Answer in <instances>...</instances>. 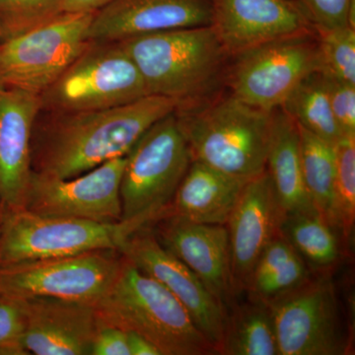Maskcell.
Wrapping results in <instances>:
<instances>
[{"label":"cell","mask_w":355,"mask_h":355,"mask_svg":"<svg viewBox=\"0 0 355 355\" xmlns=\"http://www.w3.org/2000/svg\"><path fill=\"white\" fill-rule=\"evenodd\" d=\"M176 108L169 98L147 95L114 108L40 109L32 132V172L69 179L123 157L149 128Z\"/></svg>","instance_id":"1"},{"label":"cell","mask_w":355,"mask_h":355,"mask_svg":"<svg viewBox=\"0 0 355 355\" xmlns=\"http://www.w3.org/2000/svg\"><path fill=\"white\" fill-rule=\"evenodd\" d=\"M137 64L149 94L177 108L196 106L225 89L230 57L211 26L142 35L119 42Z\"/></svg>","instance_id":"2"},{"label":"cell","mask_w":355,"mask_h":355,"mask_svg":"<svg viewBox=\"0 0 355 355\" xmlns=\"http://www.w3.org/2000/svg\"><path fill=\"white\" fill-rule=\"evenodd\" d=\"M273 112L251 106L224 89L174 114L191 160L250 180L266 170Z\"/></svg>","instance_id":"3"},{"label":"cell","mask_w":355,"mask_h":355,"mask_svg":"<svg viewBox=\"0 0 355 355\" xmlns=\"http://www.w3.org/2000/svg\"><path fill=\"white\" fill-rule=\"evenodd\" d=\"M95 306L100 322L144 336L161 355L217 354L171 292L125 258L113 286Z\"/></svg>","instance_id":"4"},{"label":"cell","mask_w":355,"mask_h":355,"mask_svg":"<svg viewBox=\"0 0 355 355\" xmlns=\"http://www.w3.org/2000/svg\"><path fill=\"white\" fill-rule=\"evenodd\" d=\"M191 162L174 112L149 128L127 154L120 223L127 235L150 225L171 202Z\"/></svg>","instance_id":"5"},{"label":"cell","mask_w":355,"mask_h":355,"mask_svg":"<svg viewBox=\"0 0 355 355\" xmlns=\"http://www.w3.org/2000/svg\"><path fill=\"white\" fill-rule=\"evenodd\" d=\"M147 95L137 64L119 42L90 41L40 101L48 111H89L123 106Z\"/></svg>","instance_id":"6"},{"label":"cell","mask_w":355,"mask_h":355,"mask_svg":"<svg viewBox=\"0 0 355 355\" xmlns=\"http://www.w3.org/2000/svg\"><path fill=\"white\" fill-rule=\"evenodd\" d=\"M320 70L314 29L268 42L231 58L225 89L251 106L275 111L306 77Z\"/></svg>","instance_id":"7"},{"label":"cell","mask_w":355,"mask_h":355,"mask_svg":"<svg viewBox=\"0 0 355 355\" xmlns=\"http://www.w3.org/2000/svg\"><path fill=\"white\" fill-rule=\"evenodd\" d=\"M272 312L279 355H343L349 352L335 284L328 272L266 303Z\"/></svg>","instance_id":"8"},{"label":"cell","mask_w":355,"mask_h":355,"mask_svg":"<svg viewBox=\"0 0 355 355\" xmlns=\"http://www.w3.org/2000/svg\"><path fill=\"white\" fill-rule=\"evenodd\" d=\"M123 260L119 250L103 249L0 266V293L96 305L113 286Z\"/></svg>","instance_id":"9"},{"label":"cell","mask_w":355,"mask_h":355,"mask_svg":"<svg viewBox=\"0 0 355 355\" xmlns=\"http://www.w3.org/2000/svg\"><path fill=\"white\" fill-rule=\"evenodd\" d=\"M128 237L120 222L101 223L40 216L25 209H2L0 266L119 250Z\"/></svg>","instance_id":"10"},{"label":"cell","mask_w":355,"mask_h":355,"mask_svg":"<svg viewBox=\"0 0 355 355\" xmlns=\"http://www.w3.org/2000/svg\"><path fill=\"white\" fill-rule=\"evenodd\" d=\"M92 13H64L0 43V87L41 95L87 46Z\"/></svg>","instance_id":"11"},{"label":"cell","mask_w":355,"mask_h":355,"mask_svg":"<svg viewBox=\"0 0 355 355\" xmlns=\"http://www.w3.org/2000/svg\"><path fill=\"white\" fill-rule=\"evenodd\" d=\"M125 161L127 155L112 159L69 179L32 172L23 209L40 216L120 222V184Z\"/></svg>","instance_id":"12"},{"label":"cell","mask_w":355,"mask_h":355,"mask_svg":"<svg viewBox=\"0 0 355 355\" xmlns=\"http://www.w3.org/2000/svg\"><path fill=\"white\" fill-rule=\"evenodd\" d=\"M119 251L142 272L171 292L219 354L227 308L200 277L158 242L149 226L128 235Z\"/></svg>","instance_id":"13"},{"label":"cell","mask_w":355,"mask_h":355,"mask_svg":"<svg viewBox=\"0 0 355 355\" xmlns=\"http://www.w3.org/2000/svg\"><path fill=\"white\" fill-rule=\"evenodd\" d=\"M211 27L230 58L268 42L313 31L297 0H211Z\"/></svg>","instance_id":"14"},{"label":"cell","mask_w":355,"mask_h":355,"mask_svg":"<svg viewBox=\"0 0 355 355\" xmlns=\"http://www.w3.org/2000/svg\"><path fill=\"white\" fill-rule=\"evenodd\" d=\"M282 220V212L265 170L245 184L226 224L234 296L247 291L254 265L266 245L279 234Z\"/></svg>","instance_id":"15"},{"label":"cell","mask_w":355,"mask_h":355,"mask_svg":"<svg viewBox=\"0 0 355 355\" xmlns=\"http://www.w3.org/2000/svg\"><path fill=\"white\" fill-rule=\"evenodd\" d=\"M211 22V0H113L93 15L88 38L121 42Z\"/></svg>","instance_id":"16"},{"label":"cell","mask_w":355,"mask_h":355,"mask_svg":"<svg viewBox=\"0 0 355 355\" xmlns=\"http://www.w3.org/2000/svg\"><path fill=\"white\" fill-rule=\"evenodd\" d=\"M148 226L158 242L196 273L226 308L233 305L226 225L163 216Z\"/></svg>","instance_id":"17"},{"label":"cell","mask_w":355,"mask_h":355,"mask_svg":"<svg viewBox=\"0 0 355 355\" xmlns=\"http://www.w3.org/2000/svg\"><path fill=\"white\" fill-rule=\"evenodd\" d=\"M22 300L28 354H91L99 326L95 305L44 296Z\"/></svg>","instance_id":"18"},{"label":"cell","mask_w":355,"mask_h":355,"mask_svg":"<svg viewBox=\"0 0 355 355\" xmlns=\"http://www.w3.org/2000/svg\"><path fill=\"white\" fill-rule=\"evenodd\" d=\"M40 95L0 87V207L22 209L32 175L31 139Z\"/></svg>","instance_id":"19"},{"label":"cell","mask_w":355,"mask_h":355,"mask_svg":"<svg viewBox=\"0 0 355 355\" xmlns=\"http://www.w3.org/2000/svg\"><path fill=\"white\" fill-rule=\"evenodd\" d=\"M248 181L191 160L174 198L158 218L175 216L226 225Z\"/></svg>","instance_id":"20"},{"label":"cell","mask_w":355,"mask_h":355,"mask_svg":"<svg viewBox=\"0 0 355 355\" xmlns=\"http://www.w3.org/2000/svg\"><path fill=\"white\" fill-rule=\"evenodd\" d=\"M266 171L282 218L291 214L317 212L308 198L303 181L297 123L282 108L273 112Z\"/></svg>","instance_id":"21"},{"label":"cell","mask_w":355,"mask_h":355,"mask_svg":"<svg viewBox=\"0 0 355 355\" xmlns=\"http://www.w3.org/2000/svg\"><path fill=\"white\" fill-rule=\"evenodd\" d=\"M312 275L302 257L279 233L257 261L246 291L251 298L266 304L296 288Z\"/></svg>","instance_id":"22"},{"label":"cell","mask_w":355,"mask_h":355,"mask_svg":"<svg viewBox=\"0 0 355 355\" xmlns=\"http://www.w3.org/2000/svg\"><path fill=\"white\" fill-rule=\"evenodd\" d=\"M219 354L279 355L272 312L266 303L251 298L227 312Z\"/></svg>","instance_id":"23"},{"label":"cell","mask_w":355,"mask_h":355,"mask_svg":"<svg viewBox=\"0 0 355 355\" xmlns=\"http://www.w3.org/2000/svg\"><path fill=\"white\" fill-rule=\"evenodd\" d=\"M279 233L314 273H326L340 261V235L318 212L284 216Z\"/></svg>","instance_id":"24"},{"label":"cell","mask_w":355,"mask_h":355,"mask_svg":"<svg viewBox=\"0 0 355 355\" xmlns=\"http://www.w3.org/2000/svg\"><path fill=\"white\" fill-rule=\"evenodd\" d=\"M298 130L301 169L306 193L318 214L334 228L335 146L299 125Z\"/></svg>","instance_id":"25"},{"label":"cell","mask_w":355,"mask_h":355,"mask_svg":"<svg viewBox=\"0 0 355 355\" xmlns=\"http://www.w3.org/2000/svg\"><path fill=\"white\" fill-rule=\"evenodd\" d=\"M280 108L299 127L334 146L343 137L331 111L326 78L320 71L306 77Z\"/></svg>","instance_id":"26"},{"label":"cell","mask_w":355,"mask_h":355,"mask_svg":"<svg viewBox=\"0 0 355 355\" xmlns=\"http://www.w3.org/2000/svg\"><path fill=\"white\" fill-rule=\"evenodd\" d=\"M336 170L334 184V228L349 240L355 221V137H343L335 144Z\"/></svg>","instance_id":"27"},{"label":"cell","mask_w":355,"mask_h":355,"mask_svg":"<svg viewBox=\"0 0 355 355\" xmlns=\"http://www.w3.org/2000/svg\"><path fill=\"white\" fill-rule=\"evenodd\" d=\"M64 13L62 0H0V43Z\"/></svg>","instance_id":"28"},{"label":"cell","mask_w":355,"mask_h":355,"mask_svg":"<svg viewBox=\"0 0 355 355\" xmlns=\"http://www.w3.org/2000/svg\"><path fill=\"white\" fill-rule=\"evenodd\" d=\"M315 32L321 58L320 72L355 85V28L315 29Z\"/></svg>","instance_id":"29"},{"label":"cell","mask_w":355,"mask_h":355,"mask_svg":"<svg viewBox=\"0 0 355 355\" xmlns=\"http://www.w3.org/2000/svg\"><path fill=\"white\" fill-rule=\"evenodd\" d=\"M22 298L0 293V355H29L24 347Z\"/></svg>","instance_id":"30"},{"label":"cell","mask_w":355,"mask_h":355,"mask_svg":"<svg viewBox=\"0 0 355 355\" xmlns=\"http://www.w3.org/2000/svg\"><path fill=\"white\" fill-rule=\"evenodd\" d=\"M315 29L355 28V0H297Z\"/></svg>","instance_id":"31"},{"label":"cell","mask_w":355,"mask_h":355,"mask_svg":"<svg viewBox=\"0 0 355 355\" xmlns=\"http://www.w3.org/2000/svg\"><path fill=\"white\" fill-rule=\"evenodd\" d=\"M331 111L343 137H355V85L324 76Z\"/></svg>","instance_id":"32"},{"label":"cell","mask_w":355,"mask_h":355,"mask_svg":"<svg viewBox=\"0 0 355 355\" xmlns=\"http://www.w3.org/2000/svg\"><path fill=\"white\" fill-rule=\"evenodd\" d=\"M90 355H130L127 331L99 321Z\"/></svg>","instance_id":"33"},{"label":"cell","mask_w":355,"mask_h":355,"mask_svg":"<svg viewBox=\"0 0 355 355\" xmlns=\"http://www.w3.org/2000/svg\"><path fill=\"white\" fill-rule=\"evenodd\" d=\"M113 0H62L64 13H92Z\"/></svg>","instance_id":"34"},{"label":"cell","mask_w":355,"mask_h":355,"mask_svg":"<svg viewBox=\"0 0 355 355\" xmlns=\"http://www.w3.org/2000/svg\"><path fill=\"white\" fill-rule=\"evenodd\" d=\"M130 355H161L157 347L144 336L133 331H127Z\"/></svg>","instance_id":"35"},{"label":"cell","mask_w":355,"mask_h":355,"mask_svg":"<svg viewBox=\"0 0 355 355\" xmlns=\"http://www.w3.org/2000/svg\"><path fill=\"white\" fill-rule=\"evenodd\" d=\"M2 209L0 207V225H1Z\"/></svg>","instance_id":"36"}]
</instances>
